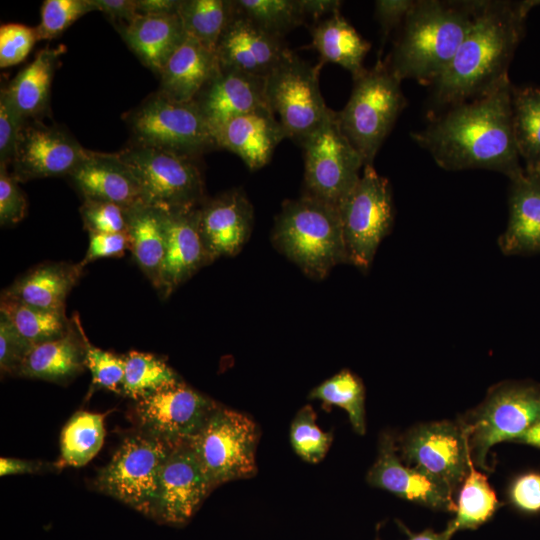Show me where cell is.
Listing matches in <instances>:
<instances>
[{
  "label": "cell",
  "instance_id": "10",
  "mask_svg": "<svg viewBox=\"0 0 540 540\" xmlns=\"http://www.w3.org/2000/svg\"><path fill=\"white\" fill-rule=\"evenodd\" d=\"M117 153L135 176L145 205L176 210L198 207L205 200L196 159L135 144Z\"/></svg>",
  "mask_w": 540,
  "mask_h": 540
},
{
  "label": "cell",
  "instance_id": "52",
  "mask_svg": "<svg viewBox=\"0 0 540 540\" xmlns=\"http://www.w3.org/2000/svg\"><path fill=\"white\" fill-rule=\"evenodd\" d=\"M98 11L102 12L107 19L121 33L138 16L136 0H93Z\"/></svg>",
  "mask_w": 540,
  "mask_h": 540
},
{
  "label": "cell",
  "instance_id": "37",
  "mask_svg": "<svg viewBox=\"0 0 540 540\" xmlns=\"http://www.w3.org/2000/svg\"><path fill=\"white\" fill-rule=\"evenodd\" d=\"M457 510L448 527L455 533L462 529H475L486 522L500 506L495 491L486 475L470 462L468 474L457 494Z\"/></svg>",
  "mask_w": 540,
  "mask_h": 540
},
{
  "label": "cell",
  "instance_id": "31",
  "mask_svg": "<svg viewBox=\"0 0 540 540\" xmlns=\"http://www.w3.org/2000/svg\"><path fill=\"white\" fill-rule=\"evenodd\" d=\"M63 47L40 50L34 60L5 86L15 107L25 120H35L49 110L50 89Z\"/></svg>",
  "mask_w": 540,
  "mask_h": 540
},
{
  "label": "cell",
  "instance_id": "14",
  "mask_svg": "<svg viewBox=\"0 0 540 540\" xmlns=\"http://www.w3.org/2000/svg\"><path fill=\"white\" fill-rule=\"evenodd\" d=\"M401 460L445 483L454 496L472 461L466 430L450 421L417 425L396 440Z\"/></svg>",
  "mask_w": 540,
  "mask_h": 540
},
{
  "label": "cell",
  "instance_id": "29",
  "mask_svg": "<svg viewBox=\"0 0 540 540\" xmlns=\"http://www.w3.org/2000/svg\"><path fill=\"white\" fill-rule=\"evenodd\" d=\"M120 34L138 59L158 75L186 39L178 14L139 15Z\"/></svg>",
  "mask_w": 540,
  "mask_h": 540
},
{
  "label": "cell",
  "instance_id": "45",
  "mask_svg": "<svg viewBox=\"0 0 540 540\" xmlns=\"http://www.w3.org/2000/svg\"><path fill=\"white\" fill-rule=\"evenodd\" d=\"M38 41L35 27L8 23L0 27V67L7 68L22 62Z\"/></svg>",
  "mask_w": 540,
  "mask_h": 540
},
{
  "label": "cell",
  "instance_id": "33",
  "mask_svg": "<svg viewBox=\"0 0 540 540\" xmlns=\"http://www.w3.org/2000/svg\"><path fill=\"white\" fill-rule=\"evenodd\" d=\"M512 120L517 150L526 174L540 177V89L512 87Z\"/></svg>",
  "mask_w": 540,
  "mask_h": 540
},
{
  "label": "cell",
  "instance_id": "11",
  "mask_svg": "<svg viewBox=\"0 0 540 540\" xmlns=\"http://www.w3.org/2000/svg\"><path fill=\"white\" fill-rule=\"evenodd\" d=\"M337 207L348 263L367 270L394 220L388 179L379 175L373 165H365L359 181Z\"/></svg>",
  "mask_w": 540,
  "mask_h": 540
},
{
  "label": "cell",
  "instance_id": "12",
  "mask_svg": "<svg viewBox=\"0 0 540 540\" xmlns=\"http://www.w3.org/2000/svg\"><path fill=\"white\" fill-rule=\"evenodd\" d=\"M540 417V386L508 382L492 388L468 423H462L470 456L487 469L486 458L492 446L514 441Z\"/></svg>",
  "mask_w": 540,
  "mask_h": 540
},
{
  "label": "cell",
  "instance_id": "30",
  "mask_svg": "<svg viewBox=\"0 0 540 540\" xmlns=\"http://www.w3.org/2000/svg\"><path fill=\"white\" fill-rule=\"evenodd\" d=\"M311 36V46L319 53L321 62L340 65L351 73L353 79L365 71L363 61L371 43L340 12L316 23L311 29Z\"/></svg>",
  "mask_w": 540,
  "mask_h": 540
},
{
  "label": "cell",
  "instance_id": "9",
  "mask_svg": "<svg viewBox=\"0 0 540 540\" xmlns=\"http://www.w3.org/2000/svg\"><path fill=\"white\" fill-rule=\"evenodd\" d=\"M135 145L196 159L218 148L208 124L191 102L174 101L159 92L125 115Z\"/></svg>",
  "mask_w": 540,
  "mask_h": 540
},
{
  "label": "cell",
  "instance_id": "21",
  "mask_svg": "<svg viewBox=\"0 0 540 540\" xmlns=\"http://www.w3.org/2000/svg\"><path fill=\"white\" fill-rule=\"evenodd\" d=\"M193 102L215 138L216 133L231 119L268 107L265 78L219 66Z\"/></svg>",
  "mask_w": 540,
  "mask_h": 540
},
{
  "label": "cell",
  "instance_id": "55",
  "mask_svg": "<svg viewBox=\"0 0 540 540\" xmlns=\"http://www.w3.org/2000/svg\"><path fill=\"white\" fill-rule=\"evenodd\" d=\"M306 18L308 16L317 20L327 14L329 16L339 13L342 5L338 0H301Z\"/></svg>",
  "mask_w": 540,
  "mask_h": 540
},
{
  "label": "cell",
  "instance_id": "13",
  "mask_svg": "<svg viewBox=\"0 0 540 540\" xmlns=\"http://www.w3.org/2000/svg\"><path fill=\"white\" fill-rule=\"evenodd\" d=\"M301 147L305 195L338 206L359 181L364 161L341 131L336 111Z\"/></svg>",
  "mask_w": 540,
  "mask_h": 540
},
{
  "label": "cell",
  "instance_id": "6",
  "mask_svg": "<svg viewBox=\"0 0 540 540\" xmlns=\"http://www.w3.org/2000/svg\"><path fill=\"white\" fill-rule=\"evenodd\" d=\"M173 445L138 429L122 440L100 470L96 489L152 518L161 470Z\"/></svg>",
  "mask_w": 540,
  "mask_h": 540
},
{
  "label": "cell",
  "instance_id": "25",
  "mask_svg": "<svg viewBox=\"0 0 540 540\" xmlns=\"http://www.w3.org/2000/svg\"><path fill=\"white\" fill-rule=\"evenodd\" d=\"M498 244L506 255L540 252V177L524 173L511 180L508 224Z\"/></svg>",
  "mask_w": 540,
  "mask_h": 540
},
{
  "label": "cell",
  "instance_id": "43",
  "mask_svg": "<svg viewBox=\"0 0 540 540\" xmlns=\"http://www.w3.org/2000/svg\"><path fill=\"white\" fill-rule=\"evenodd\" d=\"M80 329L85 344V366L91 372L93 386L121 393L125 372V356H119L94 346L89 342L82 325Z\"/></svg>",
  "mask_w": 540,
  "mask_h": 540
},
{
  "label": "cell",
  "instance_id": "19",
  "mask_svg": "<svg viewBox=\"0 0 540 540\" xmlns=\"http://www.w3.org/2000/svg\"><path fill=\"white\" fill-rule=\"evenodd\" d=\"M289 52L284 39L267 33L234 12L215 50L220 67L262 78H266Z\"/></svg>",
  "mask_w": 540,
  "mask_h": 540
},
{
  "label": "cell",
  "instance_id": "53",
  "mask_svg": "<svg viewBox=\"0 0 540 540\" xmlns=\"http://www.w3.org/2000/svg\"><path fill=\"white\" fill-rule=\"evenodd\" d=\"M181 0H136L139 15L177 14Z\"/></svg>",
  "mask_w": 540,
  "mask_h": 540
},
{
  "label": "cell",
  "instance_id": "42",
  "mask_svg": "<svg viewBox=\"0 0 540 540\" xmlns=\"http://www.w3.org/2000/svg\"><path fill=\"white\" fill-rule=\"evenodd\" d=\"M93 11H98L93 0H45L40 22L35 27L38 40L59 37L75 21Z\"/></svg>",
  "mask_w": 540,
  "mask_h": 540
},
{
  "label": "cell",
  "instance_id": "32",
  "mask_svg": "<svg viewBox=\"0 0 540 540\" xmlns=\"http://www.w3.org/2000/svg\"><path fill=\"white\" fill-rule=\"evenodd\" d=\"M127 233L130 238V251L136 263L158 289L166 248V234L160 210L145 204L130 208Z\"/></svg>",
  "mask_w": 540,
  "mask_h": 540
},
{
  "label": "cell",
  "instance_id": "23",
  "mask_svg": "<svg viewBox=\"0 0 540 540\" xmlns=\"http://www.w3.org/2000/svg\"><path fill=\"white\" fill-rule=\"evenodd\" d=\"M69 176L84 199L108 201L127 209L144 204L135 176L118 153L89 150Z\"/></svg>",
  "mask_w": 540,
  "mask_h": 540
},
{
  "label": "cell",
  "instance_id": "35",
  "mask_svg": "<svg viewBox=\"0 0 540 540\" xmlns=\"http://www.w3.org/2000/svg\"><path fill=\"white\" fill-rule=\"evenodd\" d=\"M0 314L32 346L64 336L73 325L65 310L41 309L6 298H1Z\"/></svg>",
  "mask_w": 540,
  "mask_h": 540
},
{
  "label": "cell",
  "instance_id": "2",
  "mask_svg": "<svg viewBox=\"0 0 540 540\" xmlns=\"http://www.w3.org/2000/svg\"><path fill=\"white\" fill-rule=\"evenodd\" d=\"M540 1H476L473 22L444 73L433 103L448 108L488 95L509 80L508 69L527 16Z\"/></svg>",
  "mask_w": 540,
  "mask_h": 540
},
{
  "label": "cell",
  "instance_id": "1",
  "mask_svg": "<svg viewBox=\"0 0 540 540\" xmlns=\"http://www.w3.org/2000/svg\"><path fill=\"white\" fill-rule=\"evenodd\" d=\"M510 80L486 96L451 106L411 136L447 171L487 169L510 181L525 171L520 164L512 120Z\"/></svg>",
  "mask_w": 540,
  "mask_h": 540
},
{
  "label": "cell",
  "instance_id": "50",
  "mask_svg": "<svg viewBox=\"0 0 540 540\" xmlns=\"http://www.w3.org/2000/svg\"><path fill=\"white\" fill-rule=\"evenodd\" d=\"M511 502L528 513L540 511V473L530 472L517 477L509 491Z\"/></svg>",
  "mask_w": 540,
  "mask_h": 540
},
{
  "label": "cell",
  "instance_id": "24",
  "mask_svg": "<svg viewBox=\"0 0 540 540\" xmlns=\"http://www.w3.org/2000/svg\"><path fill=\"white\" fill-rule=\"evenodd\" d=\"M285 138V130L269 107L231 119L215 135L218 148L235 153L252 171L264 167Z\"/></svg>",
  "mask_w": 540,
  "mask_h": 540
},
{
  "label": "cell",
  "instance_id": "57",
  "mask_svg": "<svg viewBox=\"0 0 540 540\" xmlns=\"http://www.w3.org/2000/svg\"><path fill=\"white\" fill-rule=\"evenodd\" d=\"M453 534L454 532L447 526V528L440 533L428 529L411 535L408 540H450Z\"/></svg>",
  "mask_w": 540,
  "mask_h": 540
},
{
  "label": "cell",
  "instance_id": "47",
  "mask_svg": "<svg viewBox=\"0 0 540 540\" xmlns=\"http://www.w3.org/2000/svg\"><path fill=\"white\" fill-rule=\"evenodd\" d=\"M3 314H0V369L2 374L18 375L27 354L32 349Z\"/></svg>",
  "mask_w": 540,
  "mask_h": 540
},
{
  "label": "cell",
  "instance_id": "40",
  "mask_svg": "<svg viewBox=\"0 0 540 540\" xmlns=\"http://www.w3.org/2000/svg\"><path fill=\"white\" fill-rule=\"evenodd\" d=\"M309 398L344 409L354 431L360 435L365 433V390L361 380L351 371L342 370L325 380L310 392Z\"/></svg>",
  "mask_w": 540,
  "mask_h": 540
},
{
  "label": "cell",
  "instance_id": "36",
  "mask_svg": "<svg viewBox=\"0 0 540 540\" xmlns=\"http://www.w3.org/2000/svg\"><path fill=\"white\" fill-rule=\"evenodd\" d=\"M177 14L186 36L215 52L233 8L225 0H181Z\"/></svg>",
  "mask_w": 540,
  "mask_h": 540
},
{
  "label": "cell",
  "instance_id": "34",
  "mask_svg": "<svg viewBox=\"0 0 540 540\" xmlns=\"http://www.w3.org/2000/svg\"><path fill=\"white\" fill-rule=\"evenodd\" d=\"M104 437L103 414L76 412L62 429L58 465L61 467L86 465L100 451Z\"/></svg>",
  "mask_w": 540,
  "mask_h": 540
},
{
  "label": "cell",
  "instance_id": "39",
  "mask_svg": "<svg viewBox=\"0 0 540 540\" xmlns=\"http://www.w3.org/2000/svg\"><path fill=\"white\" fill-rule=\"evenodd\" d=\"M231 4L234 13L281 39L306 20L301 0H233Z\"/></svg>",
  "mask_w": 540,
  "mask_h": 540
},
{
  "label": "cell",
  "instance_id": "56",
  "mask_svg": "<svg viewBox=\"0 0 540 540\" xmlns=\"http://www.w3.org/2000/svg\"><path fill=\"white\" fill-rule=\"evenodd\" d=\"M514 442L540 448V417L524 433L517 437Z\"/></svg>",
  "mask_w": 540,
  "mask_h": 540
},
{
  "label": "cell",
  "instance_id": "41",
  "mask_svg": "<svg viewBox=\"0 0 540 540\" xmlns=\"http://www.w3.org/2000/svg\"><path fill=\"white\" fill-rule=\"evenodd\" d=\"M333 440L331 432H324L316 423L310 405L302 407L290 427L291 445L298 456L308 463H318L328 452Z\"/></svg>",
  "mask_w": 540,
  "mask_h": 540
},
{
  "label": "cell",
  "instance_id": "4",
  "mask_svg": "<svg viewBox=\"0 0 540 540\" xmlns=\"http://www.w3.org/2000/svg\"><path fill=\"white\" fill-rule=\"evenodd\" d=\"M272 241L307 276L317 280L336 265L348 262L338 207L309 195L283 203Z\"/></svg>",
  "mask_w": 540,
  "mask_h": 540
},
{
  "label": "cell",
  "instance_id": "5",
  "mask_svg": "<svg viewBox=\"0 0 540 540\" xmlns=\"http://www.w3.org/2000/svg\"><path fill=\"white\" fill-rule=\"evenodd\" d=\"M351 95L336 112L343 134L361 155L364 166L372 165L383 142L407 105L399 80L386 61L378 60L353 79Z\"/></svg>",
  "mask_w": 540,
  "mask_h": 540
},
{
  "label": "cell",
  "instance_id": "27",
  "mask_svg": "<svg viewBox=\"0 0 540 540\" xmlns=\"http://www.w3.org/2000/svg\"><path fill=\"white\" fill-rule=\"evenodd\" d=\"M82 271L80 264L42 263L17 278L2 292L1 298L46 310H65L66 298Z\"/></svg>",
  "mask_w": 540,
  "mask_h": 540
},
{
  "label": "cell",
  "instance_id": "46",
  "mask_svg": "<svg viewBox=\"0 0 540 540\" xmlns=\"http://www.w3.org/2000/svg\"><path fill=\"white\" fill-rule=\"evenodd\" d=\"M6 87L0 92V165L8 167L15 155L18 139L25 123Z\"/></svg>",
  "mask_w": 540,
  "mask_h": 540
},
{
  "label": "cell",
  "instance_id": "15",
  "mask_svg": "<svg viewBox=\"0 0 540 540\" xmlns=\"http://www.w3.org/2000/svg\"><path fill=\"white\" fill-rule=\"evenodd\" d=\"M218 405L181 380L137 400L133 417L139 430L175 444L189 441Z\"/></svg>",
  "mask_w": 540,
  "mask_h": 540
},
{
  "label": "cell",
  "instance_id": "28",
  "mask_svg": "<svg viewBox=\"0 0 540 540\" xmlns=\"http://www.w3.org/2000/svg\"><path fill=\"white\" fill-rule=\"evenodd\" d=\"M218 68L216 53L186 36L159 75V93L174 101L191 102Z\"/></svg>",
  "mask_w": 540,
  "mask_h": 540
},
{
  "label": "cell",
  "instance_id": "20",
  "mask_svg": "<svg viewBox=\"0 0 540 540\" xmlns=\"http://www.w3.org/2000/svg\"><path fill=\"white\" fill-rule=\"evenodd\" d=\"M198 207L159 209L166 234L165 257L157 289L162 298H167L201 267L211 263L199 228Z\"/></svg>",
  "mask_w": 540,
  "mask_h": 540
},
{
  "label": "cell",
  "instance_id": "7",
  "mask_svg": "<svg viewBox=\"0 0 540 540\" xmlns=\"http://www.w3.org/2000/svg\"><path fill=\"white\" fill-rule=\"evenodd\" d=\"M258 428L247 415L222 407L188 441L213 490L256 473Z\"/></svg>",
  "mask_w": 540,
  "mask_h": 540
},
{
  "label": "cell",
  "instance_id": "54",
  "mask_svg": "<svg viewBox=\"0 0 540 540\" xmlns=\"http://www.w3.org/2000/svg\"><path fill=\"white\" fill-rule=\"evenodd\" d=\"M43 469L44 465L41 462L6 457L0 459L1 476L38 473Z\"/></svg>",
  "mask_w": 540,
  "mask_h": 540
},
{
  "label": "cell",
  "instance_id": "49",
  "mask_svg": "<svg viewBox=\"0 0 540 540\" xmlns=\"http://www.w3.org/2000/svg\"><path fill=\"white\" fill-rule=\"evenodd\" d=\"M130 238L125 233H89V246L79 263L83 268L99 258L120 257L130 250Z\"/></svg>",
  "mask_w": 540,
  "mask_h": 540
},
{
  "label": "cell",
  "instance_id": "17",
  "mask_svg": "<svg viewBox=\"0 0 540 540\" xmlns=\"http://www.w3.org/2000/svg\"><path fill=\"white\" fill-rule=\"evenodd\" d=\"M212 491L188 441L175 443L162 467L152 519L186 523Z\"/></svg>",
  "mask_w": 540,
  "mask_h": 540
},
{
  "label": "cell",
  "instance_id": "22",
  "mask_svg": "<svg viewBox=\"0 0 540 540\" xmlns=\"http://www.w3.org/2000/svg\"><path fill=\"white\" fill-rule=\"evenodd\" d=\"M253 220V206L241 189L204 200L198 221L210 261L237 254L250 236Z\"/></svg>",
  "mask_w": 540,
  "mask_h": 540
},
{
  "label": "cell",
  "instance_id": "51",
  "mask_svg": "<svg viewBox=\"0 0 540 540\" xmlns=\"http://www.w3.org/2000/svg\"><path fill=\"white\" fill-rule=\"evenodd\" d=\"M414 3V0H377L374 2L375 17L382 33V43L392 30L401 27Z\"/></svg>",
  "mask_w": 540,
  "mask_h": 540
},
{
  "label": "cell",
  "instance_id": "8",
  "mask_svg": "<svg viewBox=\"0 0 540 540\" xmlns=\"http://www.w3.org/2000/svg\"><path fill=\"white\" fill-rule=\"evenodd\" d=\"M324 63L311 65L293 51L265 78V98L287 138L301 144L331 116L319 86Z\"/></svg>",
  "mask_w": 540,
  "mask_h": 540
},
{
  "label": "cell",
  "instance_id": "38",
  "mask_svg": "<svg viewBox=\"0 0 540 540\" xmlns=\"http://www.w3.org/2000/svg\"><path fill=\"white\" fill-rule=\"evenodd\" d=\"M124 356L125 372L121 393L135 401L181 381L178 374L155 355L130 351Z\"/></svg>",
  "mask_w": 540,
  "mask_h": 540
},
{
  "label": "cell",
  "instance_id": "44",
  "mask_svg": "<svg viewBox=\"0 0 540 540\" xmlns=\"http://www.w3.org/2000/svg\"><path fill=\"white\" fill-rule=\"evenodd\" d=\"M128 210L112 202L84 199L80 214L89 233H125L128 231Z\"/></svg>",
  "mask_w": 540,
  "mask_h": 540
},
{
  "label": "cell",
  "instance_id": "26",
  "mask_svg": "<svg viewBox=\"0 0 540 540\" xmlns=\"http://www.w3.org/2000/svg\"><path fill=\"white\" fill-rule=\"evenodd\" d=\"M72 321V327L64 336L32 347L18 376L62 384L86 368L85 344L77 313Z\"/></svg>",
  "mask_w": 540,
  "mask_h": 540
},
{
  "label": "cell",
  "instance_id": "48",
  "mask_svg": "<svg viewBox=\"0 0 540 540\" xmlns=\"http://www.w3.org/2000/svg\"><path fill=\"white\" fill-rule=\"evenodd\" d=\"M18 181L0 165V224L11 226L19 223L26 215L27 200Z\"/></svg>",
  "mask_w": 540,
  "mask_h": 540
},
{
  "label": "cell",
  "instance_id": "3",
  "mask_svg": "<svg viewBox=\"0 0 540 540\" xmlns=\"http://www.w3.org/2000/svg\"><path fill=\"white\" fill-rule=\"evenodd\" d=\"M475 8L476 1L415 0L386 60L393 74L432 86L464 40Z\"/></svg>",
  "mask_w": 540,
  "mask_h": 540
},
{
  "label": "cell",
  "instance_id": "18",
  "mask_svg": "<svg viewBox=\"0 0 540 540\" xmlns=\"http://www.w3.org/2000/svg\"><path fill=\"white\" fill-rule=\"evenodd\" d=\"M366 480L373 487L429 508L448 512L457 510L454 494L445 483L401 460L396 439L390 432L381 434L378 456Z\"/></svg>",
  "mask_w": 540,
  "mask_h": 540
},
{
  "label": "cell",
  "instance_id": "16",
  "mask_svg": "<svg viewBox=\"0 0 540 540\" xmlns=\"http://www.w3.org/2000/svg\"><path fill=\"white\" fill-rule=\"evenodd\" d=\"M88 152L61 127L45 125L39 119L26 120L10 173L18 182L70 175Z\"/></svg>",
  "mask_w": 540,
  "mask_h": 540
}]
</instances>
